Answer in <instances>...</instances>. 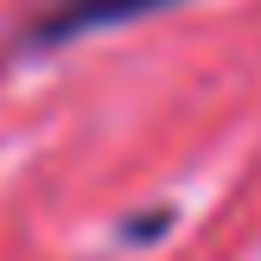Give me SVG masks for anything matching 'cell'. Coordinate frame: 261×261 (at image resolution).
Returning <instances> with one entry per match:
<instances>
[{
	"instance_id": "6da1fadb",
	"label": "cell",
	"mask_w": 261,
	"mask_h": 261,
	"mask_svg": "<svg viewBox=\"0 0 261 261\" xmlns=\"http://www.w3.org/2000/svg\"><path fill=\"white\" fill-rule=\"evenodd\" d=\"M178 0H38V13L25 19V45H70L83 32H102V25H127V19H147V13H166Z\"/></svg>"
}]
</instances>
